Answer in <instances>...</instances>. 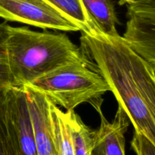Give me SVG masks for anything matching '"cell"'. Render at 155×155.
I'll return each instance as SVG.
<instances>
[{"label":"cell","instance_id":"obj_1","mask_svg":"<svg viewBox=\"0 0 155 155\" xmlns=\"http://www.w3.org/2000/svg\"><path fill=\"white\" fill-rule=\"evenodd\" d=\"M82 51L134 127L155 146V70L123 36L82 33Z\"/></svg>","mask_w":155,"mask_h":155},{"label":"cell","instance_id":"obj_2","mask_svg":"<svg viewBox=\"0 0 155 155\" xmlns=\"http://www.w3.org/2000/svg\"><path fill=\"white\" fill-rule=\"evenodd\" d=\"M8 55L15 87L27 86L64 65L87 61L67 35L26 27H9Z\"/></svg>","mask_w":155,"mask_h":155},{"label":"cell","instance_id":"obj_3","mask_svg":"<svg viewBox=\"0 0 155 155\" xmlns=\"http://www.w3.org/2000/svg\"><path fill=\"white\" fill-rule=\"evenodd\" d=\"M24 87L42 94L66 111L89 103L98 112L101 110L102 95L110 91L106 80L91 67L88 60L60 67Z\"/></svg>","mask_w":155,"mask_h":155},{"label":"cell","instance_id":"obj_4","mask_svg":"<svg viewBox=\"0 0 155 155\" xmlns=\"http://www.w3.org/2000/svg\"><path fill=\"white\" fill-rule=\"evenodd\" d=\"M0 18L44 30L80 31L77 25L45 0H0Z\"/></svg>","mask_w":155,"mask_h":155},{"label":"cell","instance_id":"obj_5","mask_svg":"<svg viewBox=\"0 0 155 155\" xmlns=\"http://www.w3.org/2000/svg\"><path fill=\"white\" fill-rule=\"evenodd\" d=\"M3 93L6 112L15 130L21 155H37L25 89L13 87Z\"/></svg>","mask_w":155,"mask_h":155},{"label":"cell","instance_id":"obj_6","mask_svg":"<svg viewBox=\"0 0 155 155\" xmlns=\"http://www.w3.org/2000/svg\"><path fill=\"white\" fill-rule=\"evenodd\" d=\"M34 131L37 155H59L51 114L52 103L42 94L24 87Z\"/></svg>","mask_w":155,"mask_h":155},{"label":"cell","instance_id":"obj_7","mask_svg":"<svg viewBox=\"0 0 155 155\" xmlns=\"http://www.w3.org/2000/svg\"><path fill=\"white\" fill-rule=\"evenodd\" d=\"M99 127L93 133L92 155H126V138L130 120L121 107H118L114 120L109 122L102 113Z\"/></svg>","mask_w":155,"mask_h":155},{"label":"cell","instance_id":"obj_8","mask_svg":"<svg viewBox=\"0 0 155 155\" xmlns=\"http://www.w3.org/2000/svg\"><path fill=\"white\" fill-rule=\"evenodd\" d=\"M124 39L155 70V20L127 14Z\"/></svg>","mask_w":155,"mask_h":155},{"label":"cell","instance_id":"obj_9","mask_svg":"<svg viewBox=\"0 0 155 155\" xmlns=\"http://www.w3.org/2000/svg\"><path fill=\"white\" fill-rule=\"evenodd\" d=\"M92 24L103 35L119 36L117 30V16L111 0H81Z\"/></svg>","mask_w":155,"mask_h":155},{"label":"cell","instance_id":"obj_10","mask_svg":"<svg viewBox=\"0 0 155 155\" xmlns=\"http://www.w3.org/2000/svg\"><path fill=\"white\" fill-rule=\"evenodd\" d=\"M89 36L101 34L89 19L81 0H45Z\"/></svg>","mask_w":155,"mask_h":155},{"label":"cell","instance_id":"obj_11","mask_svg":"<svg viewBox=\"0 0 155 155\" xmlns=\"http://www.w3.org/2000/svg\"><path fill=\"white\" fill-rule=\"evenodd\" d=\"M51 114L59 155H74L68 111L64 112L52 103Z\"/></svg>","mask_w":155,"mask_h":155},{"label":"cell","instance_id":"obj_12","mask_svg":"<svg viewBox=\"0 0 155 155\" xmlns=\"http://www.w3.org/2000/svg\"><path fill=\"white\" fill-rule=\"evenodd\" d=\"M67 111L69 113L74 155H92L94 130L83 122L74 110Z\"/></svg>","mask_w":155,"mask_h":155},{"label":"cell","instance_id":"obj_13","mask_svg":"<svg viewBox=\"0 0 155 155\" xmlns=\"http://www.w3.org/2000/svg\"><path fill=\"white\" fill-rule=\"evenodd\" d=\"M0 155H21L15 130L6 112L3 92H0Z\"/></svg>","mask_w":155,"mask_h":155},{"label":"cell","instance_id":"obj_14","mask_svg":"<svg viewBox=\"0 0 155 155\" xmlns=\"http://www.w3.org/2000/svg\"><path fill=\"white\" fill-rule=\"evenodd\" d=\"M9 27L6 23H0V92H5L15 87L8 55Z\"/></svg>","mask_w":155,"mask_h":155},{"label":"cell","instance_id":"obj_15","mask_svg":"<svg viewBox=\"0 0 155 155\" xmlns=\"http://www.w3.org/2000/svg\"><path fill=\"white\" fill-rule=\"evenodd\" d=\"M127 14L155 20V0H133L127 5Z\"/></svg>","mask_w":155,"mask_h":155},{"label":"cell","instance_id":"obj_16","mask_svg":"<svg viewBox=\"0 0 155 155\" xmlns=\"http://www.w3.org/2000/svg\"><path fill=\"white\" fill-rule=\"evenodd\" d=\"M131 147L136 155H155V146L144 135L134 132Z\"/></svg>","mask_w":155,"mask_h":155},{"label":"cell","instance_id":"obj_17","mask_svg":"<svg viewBox=\"0 0 155 155\" xmlns=\"http://www.w3.org/2000/svg\"><path fill=\"white\" fill-rule=\"evenodd\" d=\"M133 0H120L119 2V4L120 5H128L130 3H131Z\"/></svg>","mask_w":155,"mask_h":155}]
</instances>
